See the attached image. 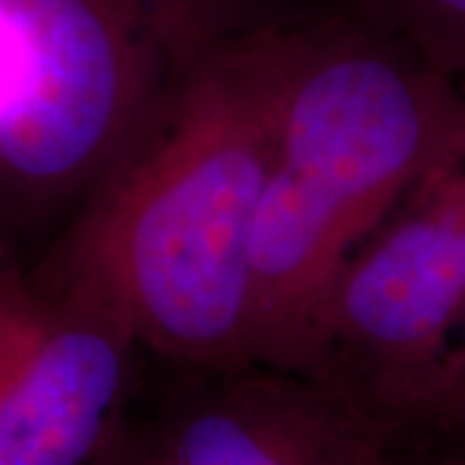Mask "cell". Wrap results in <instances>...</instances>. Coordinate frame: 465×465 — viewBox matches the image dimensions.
I'll return each instance as SVG.
<instances>
[{"instance_id": "obj_1", "label": "cell", "mask_w": 465, "mask_h": 465, "mask_svg": "<svg viewBox=\"0 0 465 465\" xmlns=\"http://www.w3.org/2000/svg\"><path fill=\"white\" fill-rule=\"evenodd\" d=\"M292 24L256 21L207 52L91 192L36 277L134 347L251 365V238L274 158Z\"/></svg>"}, {"instance_id": "obj_2", "label": "cell", "mask_w": 465, "mask_h": 465, "mask_svg": "<svg viewBox=\"0 0 465 465\" xmlns=\"http://www.w3.org/2000/svg\"><path fill=\"white\" fill-rule=\"evenodd\" d=\"M465 161V91L414 50L292 26L251 238V365L311 378L321 313L406 197Z\"/></svg>"}, {"instance_id": "obj_3", "label": "cell", "mask_w": 465, "mask_h": 465, "mask_svg": "<svg viewBox=\"0 0 465 465\" xmlns=\"http://www.w3.org/2000/svg\"><path fill=\"white\" fill-rule=\"evenodd\" d=\"M246 0H0V194L47 210L114 171Z\"/></svg>"}, {"instance_id": "obj_4", "label": "cell", "mask_w": 465, "mask_h": 465, "mask_svg": "<svg viewBox=\"0 0 465 465\" xmlns=\"http://www.w3.org/2000/svg\"><path fill=\"white\" fill-rule=\"evenodd\" d=\"M465 161L351 256L316 331L311 378L362 406L440 409L465 336Z\"/></svg>"}, {"instance_id": "obj_5", "label": "cell", "mask_w": 465, "mask_h": 465, "mask_svg": "<svg viewBox=\"0 0 465 465\" xmlns=\"http://www.w3.org/2000/svg\"><path fill=\"white\" fill-rule=\"evenodd\" d=\"M134 344L0 264V465H94L114 440Z\"/></svg>"}, {"instance_id": "obj_6", "label": "cell", "mask_w": 465, "mask_h": 465, "mask_svg": "<svg viewBox=\"0 0 465 465\" xmlns=\"http://www.w3.org/2000/svg\"><path fill=\"white\" fill-rule=\"evenodd\" d=\"M183 403L140 442H109L94 465H388L372 414L323 382L266 367Z\"/></svg>"}, {"instance_id": "obj_7", "label": "cell", "mask_w": 465, "mask_h": 465, "mask_svg": "<svg viewBox=\"0 0 465 465\" xmlns=\"http://www.w3.org/2000/svg\"><path fill=\"white\" fill-rule=\"evenodd\" d=\"M411 50L465 85V0H391Z\"/></svg>"}, {"instance_id": "obj_8", "label": "cell", "mask_w": 465, "mask_h": 465, "mask_svg": "<svg viewBox=\"0 0 465 465\" xmlns=\"http://www.w3.org/2000/svg\"><path fill=\"white\" fill-rule=\"evenodd\" d=\"M442 411H448L452 416H460L465 419V336L463 344L458 349V357H455V365H452V378H450L448 393L445 401L440 406Z\"/></svg>"}]
</instances>
